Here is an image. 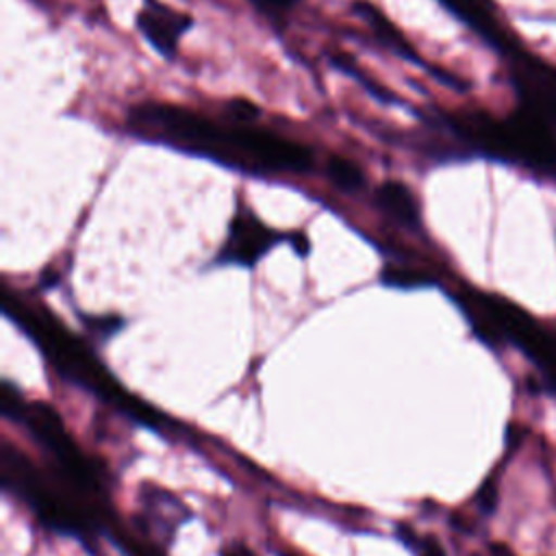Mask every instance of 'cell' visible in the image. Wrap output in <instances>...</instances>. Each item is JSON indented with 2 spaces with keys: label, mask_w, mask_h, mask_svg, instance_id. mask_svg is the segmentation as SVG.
Segmentation results:
<instances>
[{
  "label": "cell",
  "mask_w": 556,
  "mask_h": 556,
  "mask_svg": "<svg viewBox=\"0 0 556 556\" xmlns=\"http://www.w3.org/2000/svg\"><path fill=\"white\" fill-rule=\"evenodd\" d=\"M7 313L15 317V324L28 330L33 341H37L43 348L48 358L63 376L96 391L106 402L117 404L119 410H124L132 419L143 421L148 426L159 424V415L150 406L126 395L124 389L109 376V371L72 334H67L54 317H39L35 311L22 308L20 302L11 300H7Z\"/></svg>",
  "instance_id": "cell-1"
},
{
  "label": "cell",
  "mask_w": 556,
  "mask_h": 556,
  "mask_svg": "<svg viewBox=\"0 0 556 556\" xmlns=\"http://www.w3.org/2000/svg\"><path fill=\"white\" fill-rule=\"evenodd\" d=\"M232 148L245 152L256 163L271 169L304 172L311 165V152L298 141H289L280 135L258 128H232L230 130Z\"/></svg>",
  "instance_id": "cell-2"
},
{
  "label": "cell",
  "mask_w": 556,
  "mask_h": 556,
  "mask_svg": "<svg viewBox=\"0 0 556 556\" xmlns=\"http://www.w3.org/2000/svg\"><path fill=\"white\" fill-rule=\"evenodd\" d=\"M278 235L258 222L250 211H239L228 228L226 243L219 250V263L254 265L274 243Z\"/></svg>",
  "instance_id": "cell-3"
},
{
  "label": "cell",
  "mask_w": 556,
  "mask_h": 556,
  "mask_svg": "<svg viewBox=\"0 0 556 556\" xmlns=\"http://www.w3.org/2000/svg\"><path fill=\"white\" fill-rule=\"evenodd\" d=\"M515 85L530 111H534L547 124H556V70L554 67L532 56L523 59L515 67Z\"/></svg>",
  "instance_id": "cell-4"
},
{
  "label": "cell",
  "mask_w": 556,
  "mask_h": 556,
  "mask_svg": "<svg viewBox=\"0 0 556 556\" xmlns=\"http://www.w3.org/2000/svg\"><path fill=\"white\" fill-rule=\"evenodd\" d=\"M137 26L163 56H174L182 33L191 26V17L159 0H143Z\"/></svg>",
  "instance_id": "cell-5"
},
{
  "label": "cell",
  "mask_w": 556,
  "mask_h": 556,
  "mask_svg": "<svg viewBox=\"0 0 556 556\" xmlns=\"http://www.w3.org/2000/svg\"><path fill=\"white\" fill-rule=\"evenodd\" d=\"M376 202L397 224H402L406 228L419 226V208H417V202L406 185H402L397 180L382 182L376 189Z\"/></svg>",
  "instance_id": "cell-6"
},
{
  "label": "cell",
  "mask_w": 556,
  "mask_h": 556,
  "mask_svg": "<svg viewBox=\"0 0 556 556\" xmlns=\"http://www.w3.org/2000/svg\"><path fill=\"white\" fill-rule=\"evenodd\" d=\"M141 502L146 513L156 521V526H165L167 530H174L180 521L189 517V510L182 506V502L161 489H152V493H141Z\"/></svg>",
  "instance_id": "cell-7"
},
{
  "label": "cell",
  "mask_w": 556,
  "mask_h": 556,
  "mask_svg": "<svg viewBox=\"0 0 556 556\" xmlns=\"http://www.w3.org/2000/svg\"><path fill=\"white\" fill-rule=\"evenodd\" d=\"M356 9L363 13V17H365V20L369 22V26L374 28L376 37H378L389 50H393L395 54H400V56H404V59H408V61H417V56L413 54V48L408 46V41L404 39V35H402L376 7L367 4V2H361V4H356Z\"/></svg>",
  "instance_id": "cell-8"
},
{
  "label": "cell",
  "mask_w": 556,
  "mask_h": 556,
  "mask_svg": "<svg viewBox=\"0 0 556 556\" xmlns=\"http://www.w3.org/2000/svg\"><path fill=\"white\" fill-rule=\"evenodd\" d=\"M328 178L341 189V191H356L363 187V172L361 167L343 156H330L328 159Z\"/></svg>",
  "instance_id": "cell-9"
},
{
  "label": "cell",
  "mask_w": 556,
  "mask_h": 556,
  "mask_svg": "<svg viewBox=\"0 0 556 556\" xmlns=\"http://www.w3.org/2000/svg\"><path fill=\"white\" fill-rule=\"evenodd\" d=\"M380 280L389 287H400V289H415L430 285L432 278L419 269H406V267H387L380 276Z\"/></svg>",
  "instance_id": "cell-10"
},
{
  "label": "cell",
  "mask_w": 556,
  "mask_h": 556,
  "mask_svg": "<svg viewBox=\"0 0 556 556\" xmlns=\"http://www.w3.org/2000/svg\"><path fill=\"white\" fill-rule=\"evenodd\" d=\"M85 326L96 330L100 337H106L122 326V319L119 317H85Z\"/></svg>",
  "instance_id": "cell-11"
},
{
  "label": "cell",
  "mask_w": 556,
  "mask_h": 556,
  "mask_svg": "<svg viewBox=\"0 0 556 556\" xmlns=\"http://www.w3.org/2000/svg\"><path fill=\"white\" fill-rule=\"evenodd\" d=\"M228 109H230V113H232V117L237 122H250V119H254L258 115V109L252 102H248V100H232L228 104Z\"/></svg>",
  "instance_id": "cell-12"
},
{
  "label": "cell",
  "mask_w": 556,
  "mask_h": 556,
  "mask_svg": "<svg viewBox=\"0 0 556 556\" xmlns=\"http://www.w3.org/2000/svg\"><path fill=\"white\" fill-rule=\"evenodd\" d=\"M250 2L267 13H282V11L291 9L298 0H250Z\"/></svg>",
  "instance_id": "cell-13"
},
{
  "label": "cell",
  "mask_w": 556,
  "mask_h": 556,
  "mask_svg": "<svg viewBox=\"0 0 556 556\" xmlns=\"http://www.w3.org/2000/svg\"><path fill=\"white\" fill-rule=\"evenodd\" d=\"M419 556H443V549H441V545L434 539L428 536L419 545Z\"/></svg>",
  "instance_id": "cell-14"
},
{
  "label": "cell",
  "mask_w": 556,
  "mask_h": 556,
  "mask_svg": "<svg viewBox=\"0 0 556 556\" xmlns=\"http://www.w3.org/2000/svg\"><path fill=\"white\" fill-rule=\"evenodd\" d=\"M222 556H256V554H254L250 547L241 545V543H232V545H228V547L224 549Z\"/></svg>",
  "instance_id": "cell-15"
},
{
  "label": "cell",
  "mask_w": 556,
  "mask_h": 556,
  "mask_svg": "<svg viewBox=\"0 0 556 556\" xmlns=\"http://www.w3.org/2000/svg\"><path fill=\"white\" fill-rule=\"evenodd\" d=\"M280 556H293V554H287V552H282V554H280Z\"/></svg>",
  "instance_id": "cell-16"
}]
</instances>
